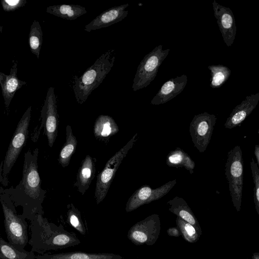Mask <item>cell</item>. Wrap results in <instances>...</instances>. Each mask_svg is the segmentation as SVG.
<instances>
[{
	"instance_id": "cell-14",
	"label": "cell",
	"mask_w": 259,
	"mask_h": 259,
	"mask_svg": "<svg viewBox=\"0 0 259 259\" xmlns=\"http://www.w3.org/2000/svg\"><path fill=\"white\" fill-rule=\"evenodd\" d=\"M128 6V4H122L104 11L86 25L84 30L90 32L93 30L108 27L121 21L127 16L128 11L125 9Z\"/></svg>"
},
{
	"instance_id": "cell-8",
	"label": "cell",
	"mask_w": 259,
	"mask_h": 259,
	"mask_svg": "<svg viewBox=\"0 0 259 259\" xmlns=\"http://www.w3.org/2000/svg\"><path fill=\"white\" fill-rule=\"evenodd\" d=\"M137 133L106 162L102 170L98 175L95 192L97 204L105 198L116 172L121 162L133 147L136 141Z\"/></svg>"
},
{
	"instance_id": "cell-25",
	"label": "cell",
	"mask_w": 259,
	"mask_h": 259,
	"mask_svg": "<svg viewBox=\"0 0 259 259\" xmlns=\"http://www.w3.org/2000/svg\"><path fill=\"white\" fill-rule=\"evenodd\" d=\"M66 134V142L60 152L58 159L59 162L64 168L69 165L71 158L75 152L77 143L70 125H67Z\"/></svg>"
},
{
	"instance_id": "cell-32",
	"label": "cell",
	"mask_w": 259,
	"mask_h": 259,
	"mask_svg": "<svg viewBox=\"0 0 259 259\" xmlns=\"http://www.w3.org/2000/svg\"><path fill=\"white\" fill-rule=\"evenodd\" d=\"M167 233L169 236L173 237H178L181 235L180 230L176 227L169 228Z\"/></svg>"
},
{
	"instance_id": "cell-22",
	"label": "cell",
	"mask_w": 259,
	"mask_h": 259,
	"mask_svg": "<svg viewBox=\"0 0 259 259\" xmlns=\"http://www.w3.org/2000/svg\"><path fill=\"white\" fill-rule=\"evenodd\" d=\"M118 132V126L112 117L101 115L96 119L94 126V134L96 138L108 139Z\"/></svg>"
},
{
	"instance_id": "cell-4",
	"label": "cell",
	"mask_w": 259,
	"mask_h": 259,
	"mask_svg": "<svg viewBox=\"0 0 259 259\" xmlns=\"http://www.w3.org/2000/svg\"><path fill=\"white\" fill-rule=\"evenodd\" d=\"M0 202L4 213L5 231L9 242L24 248L29 241L28 225L25 218L17 213L16 207L10 197L3 191L0 194Z\"/></svg>"
},
{
	"instance_id": "cell-36",
	"label": "cell",
	"mask_w": 259,
	"mask_h": 259,
	"mask_svg": "<svg viewBox=\"0 0 259 259\" xmlns=\"http://www.w3.org/2000/svg\"><path fill=\"white\" fill-rule=\"evenodd\" d=\"M4 189L0 185V194H1V193L2 192V191H3ZM0 237H1V232H0Z\"/></svg>"
},
{
	"instance_id": "cell-28",
	"label": "cell",
	"mask_w": 259,
	"mask_h": 259,
	"mask_svg": "<svg viewBox=\"0 0 259 259\" xmlns=\"http://www.w3.org/2000/svg\"><path fill=\"white\" fill-rule=\"evenodd\" d=\"M176 224L185 239L190 243L196 242L201 235L196 229L189 223L177 217Z\"/></svg>"
},
{
	"instance_id": "cell-23",
	"label": "cell",
	"mask_w": 259,
	"mask_h": 259,
	"mask_svg": "<svg viewBox=\"0 0 259 259\" xmlns=\"http://www.w3.org/2000/svg\"><path fill=\"white\" fill-rule=\"evenodd\" d=\"M47 12L61 18L74 20L87 13L86 9L79 5L62 4L47 7Z\"/></svg>"
},
{
	"instance_id": "cell-24",
	"label": "cell",
	"mask_w": 259,
	"mask_h": 259,
	"mask_svg": "<svg viewBox=\"0 0 259 259\" xmlns=\"http://www.w3.org/2000/svg\"><path fill=\"white\" fill-rule=\"evenodd\" d=\"M32 251L15 246L0 237V259H35Z\"/></svg>"
},
{
	"instance_id": "cell-12",
	"label": "cell",
	"mask_w": 259,
	"mask_h": 259,
	"mask_svg": "<svg viewBox=\"0 0 259 259\" xmlns=\"http://www.w3.org/2000/svg\"><path fill=\"white\" fill-rule=\"evenodd\" d=\"M176 183V180L174 179L155 189L147 185L142 186L128 198L125 205L126 211L131 212L142 205L160 199L167 194Z\"/></svg>"
},
{
	"instance_id": "cell-15",
	"label": "cell",
	"mask_w": 259,
	"mask_h": 259,
	"mask_svg": "<svg viewBox=\"0 0 259 259\" xmlns=\"http://www.w3.org/2000/svg\"><path fill=\"white\" fill-rule=\"evenodd\" d=\"M259 101V93L246 96L245 100L232 110L225 123L226 128L232 129L241 123L255 109Z\"/></svg>"
},
{
	"instance_id": "cell-9",
	"label": "cell",
	"mask_w": 259,
	"mask_h": 259,
	"mask_svg": "<svg viewBox=\"0 0 259 259\" xmlns=\"http://www.w3.org/2000/svg\"><path fill=\"white\" fill-rule=\"evenodd\" d=\"M160 228L159 215L153 214L132 226L127 238L136 245H152L158 238Z\"/></svg>"
},
{
	"instance_id": "cell-11",
	"label": "cell",
	"mask_w": 259,
	"mask_h": 259,
	"mask_svg": "<svg viewBox=\"0 0 259 259\" xmlns=\"http://www.w3.org/2000/svg\"><path fill=\"white\" fill-rule=\"evenodd\" d=\"M40 115L41 125L44 126L49 146L51 148L57 136L59 123L56 97L53 87L49 88L48 90Z\"/></svg>"
},
{
	"instance_id": "cell-1",
	"label": "cell",
	"mask_w": 259,
	"mask_h": 259,
	"mask_svg": "<svg viewBox=\"0 0 259 259\" xmlns=\"http://www.w3.org/2000/svg\"><path fill=\"white\" fill-rule=\"evenodd\" d=\"M38 149L28 150L24 154L22 178L14 188L3 190L15 207L21 206V214L30 221L36 214L43 215L42 204L46 191L41 187V180L38 171Z\"/></svg>"
},
{
	"instance_id": "cell-13",
	"label": "cell",
	"mask_w": 259,
	"mask_h": 259,
	"mask_svg": "<svg viewBox=\"0 0 259 259\" xmlns=\"http://www.w3.org/2000/svg\"><path fill=\"white\" fill-rule=\"evenodd\" d=\"M212 6L223 40L227 47H231L235 40L237 29L233 12L229 8L221 5L215 0Z\"/></svg>"
},
{
	"instance_id": "cell-21",
	"label": "cell",
	"mask_w": 259,
	"mask_h": 259,
	"mask_svg": "<svg viewBox=\"0 0 259 259\" xmlns=\"http://www.w3.org/2000/svg\"><path fill=\"white\" fill-rule=\"evenodd\" d=\"M166 164L169 167L184 168L191 174H193L195 166V163L190 156L179 147L168 153Z\"/></svg>"
},
{
	"instance_id": "cell-10",
	"label": "cell",
	"mask_w": 259,
	"mask_h": 259,
	"mask_svg": "<svg viewBox=\"0 0 259 259\" xmlns=\"http://www.w3.org/2000/svg\"><path fill=\"white\" fill-rule=\"evenodd\" d=\"M217 117L206 112L196 115L190 122L189 132L194 147L204 152L210 143Z\"/></svg>"
},
{
	"instance_id": "cell-20",
	"label": "cell",
	"mask_w": 259,
	"mask_h": 259,
	"mask_svg": "<svg viewBox=\"0 0 259 259\" xmlns=\"http://www.w3.org/2000/svg\"><path fill=\"white\" fill-rule=\"evenodd\" d=\"M168 210L186 222L193 225L196 230L201 233V230L198 221L187 203L182 197L176 196L167 202Z\"/></svg>"
},
{
	"instance_id": "cell-17",
	"label": "cell",
	"mask_w": 259,
	"mask_h": 259,
	"mask_svg": "<svg viewBox=\"0 0 259 259\" xmlns=\"http://www.w3.org/2000/svg\"><path fill=\"white\" fill-rule=\"evenodd\" d=\"M17 62L13 65L9 75L0 72V86L2 89L4 103L8 108L16 91L26 83L20 80L17 76Z\"/></svg>"
},
{
	"instance_id": "cell-31",
	"label": "cell",
	"mask_w": 259,
	"mask_h": 259,
	"mask_svg": "<svg viewBox=\"0 0 259 259\" xmlns=\"http://www.w3.org/2000/svg\"><path fill=\"white\" fill-rule=\"evenodd\" d=\"M25 0H2L1 4L4 11L10 12L15 10L25 5Z\"/></svg>"
},
{
	"instance_id": "cell-3",
	"label": "cell",
	"mask_w": 259,
	"mask_h": 259,
	"mask_svg": "<svg viewBox=\"0 0 259 259\" xmlns=\"http://www.w3.org/2000/svg\"><path fill=\"white\" fill-rule=\"evenodd\" d=\"M114 49H109L99 57L79 77L74 76L73 90L77 102L82 104L97 88L111 70L115 60Z\"/></svg>"
},
{
	"instance_id": "cell-6",
	"label": "cell",
	"mask_w": 259,
	"mask_h": 259,
	"mask_svg": "<svg viewBox=\"0 0 259 259\" xmlns=\"http://www.w3.org/2000/svg\"><path fill=\"white\" fill-rule=\"evenodd\" d=\"M31 107L29 106L20 118L8 146L3 163V182L7 186L8 176L25 145L29 133Z\"/></svg>"
},
{
	"instance_id": "cell-33",
	"label": "cell",
	"mask_w": 259,
	"mask_h": 259,
	"mask_svg": "<svg viewBox=\"0 0 259 259\" xmlns=\"http://www.w3.org/2000/svg\"><path fill=\"white\" fill-rule=\"evenodd\" d=\"M255 157L256 161V164L259 165V145L256 144L255 146L254 151Z\"/></svg>"
},
{
	"instance_id": "cell-2",
	"label": "cell",
	"mask_w": 259,
	"mask_h": 259,
	"mask_svg": "<svg viewBox=\"0 0 259 259\" xmlns=\"http://www.w3.org/2000/svg\"><path fill=\"white\" fill-rule=\"evenodd\" d=\"M41 214H36L30 221L31 238L28 241L31 251L42 254L50 250L65 248L78 245L76 234L48 221Z\"/></svg>"
},
{
	"instance_id": "cell-7",
	"label": "cell",
	"mask_w": 259,
	"mask_h": 259,
	"mask_svg": "<svg viewBox=\"0 0 259 259\" xmlns=\"http://www.w3.org/2000/svg\"><path fill=\"white\" fill-rule=\"evenodd\" d=\"M159 45L145 56L140 62L133 80L134 91L147 87L155 79L158 69L169 54L170 49L163 50Z\"/></svg>"
},
{
	"instance_id": "cell-37",
	"label": "cell",
	"mask_w": 259,
	"mask_h": 259,
	"mask_svg": "<svg viewBox=\"0 0 259 259\" xmlns=\"http://www.w3.org/2000/svg\"><path fill=\"white\" fill-rule=\"evenodd\" d=\"M2 30H3V27L2 26L0 25V35H1V33L2 31Z\"/></svg>"
},
{
	"instance_id": "cell-26",
	"label": "cell",
	"mask_w": 259,
	"mask_h": 259,
	"mask_svg": "<svg viewBox=\"0 0 259 259\" xmlns=\"http://www.w3.org/2000/svg\"><path fill=\"white\" fill-rule=\"evenodd\" d=\"M210 71L211 78L210 86L212 89L222 87L228 79L231 74V70L223 65H211L208 66Z\"/></svg>"
},
{
	"instance_id": "cell-16",
	"label": "cell",
	"mask_w": 259,
	"mask_h": 259,
	"mask_svg": "<svg viewBox=\"0 0 259 259\" xmlns=\"http://www.w3.org/2000/svg\"><path fill=\"white\" fill-rule=\"evenodd\" d=\"M187 83V76L183 74L181 76L172 78L164 82L153 98L151 104L159 105L167 102L180 94Z\"/></svg>"
},
{
	"instance_id": "cell-35",
	"label": "cell",
	"mask_w": 259,
	"mask_h": 259,
	"mask_svg": "<svg viewBox=\"0 0 259 259\" xmlns=\"http://www.w3.org/2000/svg\"><path fill=\"white\" fill-rule=\"evenodd\" d=\"M252 259H259L258 252L254 253L252 256Z\"/></svg>"
},
{
	"instance_id": "cell-19",
	"label": "cell",
	"mask_w": 259,
	"mask_h": 259,
	"mask_svg": "<svg viewBox=\"0 0 259 259\" xmlns=\"http://www.w3.org/2000/svg\"><path fill=\"white\" fill-rule=\"evenodd\" d=\"M35 259H123L117 254L111 253H88L81 251L42 254L35 255Z\"/></svg>"
},
{
	"instance_id": "cell-18",
	"label": "cell",
	"mask_w": 259,
	"mask_h": 259,
	"mask_svg": "<svg viewBox=\"0 0 259 259\" xmlns=\"http://www.w3.org/2000/svg\"><path fill=\"white\" fill-rule=\"evenodd\" d=\"M96 172V167L93 158L87 155L82 160L78 169L75 185L79 192L84 194L89 189L93 180Z\"/></svg>"
},
{
	"instance_id": "cell-27",
	"label": "cell",
	"mask_w": 259,
	"mask_h": 259,
	"mask_svg": "<svg viewBox=\"0 0 259 259\" xmlns=\"http://www.w3.org/2000/svg\"><path fill=\"white\" fill-rule=\"evenodd\" d=\"M42 42V32L39 22L32 23L29 34V43L31 52L39 58Z\"/></svg>"
},
{
	"instance_id": "cell-34",
	"label": "cell",
	"mask_w": 259,
	"mask_h": 259,
	"mask_svg": "<svg viewBox=\"0 0 259 259\" xmlns=\"http://www.w3.org/2000/svg\"><path fill=\"white\" fill-rule=\"evenodd\" d=\"M3 163H2L0 166V183L3 182V177L2 172H3V167H2Z\"/></svg>"
},
{
	"instance_id": "cell-5",
	"label": "cell",
	"mask_w": 259,
	"mask_h": 259,
	"mask_svg": "<svg viewBox=\"0 0 259 259\" xmlns=\"http://www.w3.org/2000/svg\"><path fill=\"white\" fill-rule=\"evenodd\" d=\"M225 175L233 204L239 212L241 209L243 185V154L239 145L233 147L227 154Z\"/></svg>"
},
{
	"instance_id": "cell-30",
	"label": "cell",
	"mask_w": 259,
	"mask_h": 259,
	"mask_svg": "<svg viewBox=\"0 0 259 259\" xmlns=\"http://www.w3.org/2000/svg\"><path fill=\"white\" fill-rule=\"evenodd\" d=\"M250 164L254 183L253 201L255 210L259 214V168L253 158Z\"/></svg>"
},
{
	"instance_id": "cell-29",
	"label": "cell",
	"mask_w": 259,
	"mask_h": 259,
	"mask_svg": "<svg viewBox=\"0 0 259 259\" xmlns=\"http://www.w3.org/2000/svg\"><path fill=\"white\" fill-rule=\"evenodd\" d=\"M67 215L69 224L80 234L84 235L86 234V228L81 219L80 212L72 203L68 205Z\"/></svg>"
},
{
	"instance_id": "cell-38",
	"label": "cell",
	"mask_w": 259,
	"mask_h": 259,
	"mask_svg": "<svg viewBox=\"0 0 259 259\" xmlns=\"http://www.w3.org/2000/svg\"></svg>"
}]
</instances>
